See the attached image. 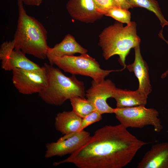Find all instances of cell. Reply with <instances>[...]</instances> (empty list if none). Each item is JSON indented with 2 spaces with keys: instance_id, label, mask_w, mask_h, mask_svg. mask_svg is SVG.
I'll return each instance as SVG.
<instances>
[{
  "instance_id": "obj_1",
  "label": "cell",
  "mask_w": 168,
  "mask_h": 168,
  "mask_svg": "<svg viewBox=\"0 0 168 168\" xmlns=\"http://www.w3.org/2000/svg\"><path fill=\"white\" fill-rule=\"evenodd\" d=\"M147 143L138 139L121 124L96 131L83 146L67 158L54 163H71L79 168H122Z\"/></svg>"
},
{
  "instance_id": "obj_2",
  "label": "cell",
  "mask_w": 168,
  "mask_h": 168,
  "mask_svg": "<svg viewBox=\"0 0 168 168\" xmlns=\"http://www.w3.org/2000/svg\"><path fill=\"white\" fill-rule=\"evenodd\" d=\"M18 17L12 40L14 48L40 59L47 58V31L37 20L26 13L22 0H17Z\"/></svg>"
},
{
  "instance_id": "obj_3",
  "label": "cell",
  "mask_w": 168,
  "mask_h": 168,
  "mask_svg": "<svg viewBox=\"0 0 168 168\" xmlns=\"http://www.w3.org/2000/svg\"><path fill=\"white\" fill-rule=\"evenodd\" d=\"M136 24L131 22L124 26L122 23L116 22L105 28L99 36V45L102 55L106 60L117 55L120 64L125 68L126 57L130 49L139 45L141 40L137 33Z\"/></svg>"
},
{
  "instance_id": "obj_4",
  "label": "cell",
  "mask_w": 168,
  "mask_h": 168,
  "mask_svg": "<svg viewBox=\"0 0 168 168\" xmlns=\"http://www.w3.org/2000/svg\"><path fill=\"white\" fill-rule=\"evenodd\" d=\"M47 74L46 86L39 95L46 103L59 106L67 100L76 97L85 98V87L83 82L72 75L68 77L59 68L45 63L44 64Z\"/></svg>"
},
{
  "instance_id": "obj_5",
  "label": "cell",
  "mask_w": 168,
  "mask_h": 168,
  "mask_svg": "<svg viewBox=\"0 0 168 168\" xmlns=\"http://www.w3.org/2000/svg\"><path fill=\"white\" fill-rule=\"evenodd\" d=\"M54 64L64 72L72 75H80L91 78L96 82L104 80L110 73L121 71L125 68L119 70H104L100 68L99 63L96 59L86 54L78 56H65L56 58L54 61Z\"/></svg>"
},
{
  "instance_id": "obj_6",
  "label": "cell",
  "mask_w": 168,
  "mask_h": 168,
  "mask_svg": "<svg viewBox=\"0 0 168 168\" xmlns=\"http://www.w3.org/2000/svg\"><path fill=\"white\" fill-rule=\"evenodd\" d=\"M113 113L120 124L126 128H142L147 125L152 126L158 133L163 126L159 118V112L154 108H147L145 105H139L114 109Z\"/></svg>"
},
{
  "instance_id": "obj_7",
  "label": "cell",
  "mask_w": 168,
  "mask_h": 168,
  "mask_svg": "<svg viewBox=\"0 0 168 168\" xmlns=\"http://www.w3.org/2000/svg\"><path fill=\"white\" fill-rule=\"evenodd\" d=\"M12 72L13 83L18 92L22 94L39 93L47 85V76L44 66L40 70L16 68Z\"/></svg>"
},
{
  "instance_id": "obj_8",
  "label": "cell",
  "mask_w": 168,
  "mask_h": 168,
  "mask_svg": "<svg viewBox=\"0 0 168 168\" xmlns=\"http://www.w3.org/2000/svg\"><path fill=\"white\" fill-rule=\"evenodd\" d=\"M24 53L14 48L12 41H5L0 47L1 68L5 71H12L16 68L25 70H40L43 66L30 60Z\"/></svg>"
},
{
  "instance_id": "obj_9",
  "label": "cell",
  "mask_w": 168,
  "mask_h": 168,
  "mask_svg": "<svg viewBox=\"0 0 168 168\" xmlns=\"http://www.w3.org/2000/svg\"><path fill=\"white\" fill-rule=\"evenodd\" d=\"M116 88L114 84L110 79L99 82L92 80L91 87L86 91L85 96L101 114L113 113L114 108L109 105L107 100L112 97Z\"/></svg>"
},
{
  "instance_id": "obj_10",
  "label": "cell",
  "mask_w": 168,
  "mask_h": 168,
  "mask_svg": "<svg viewBox=\"0 0 168 168\" xmlns=\"http://www.w3.org/2000/svg\"><path fill=\"white\" fill-rule=\"evenodd\" d=\"M90 136L89 132L83 130L70 137H62L56 142L46 144L44 156L48 158L71 154L85 144Z\"/></svg>"
},
{
  "instance_id": "obj_11",
  "label": "cell",
  "mask_w": 168,
  "mask_h": 168,
  "mask_svg": "<svg viewBox=\"0 0 168 168\" xmlns=\"http://www.w3.org/2000/svg\"><path fill=\"white\" fill-rule=\"evenodd\" d=\"M66 7L72 17L87 23H93L103 16L99 12L93 0H69Z\"/></svg>"
},
{
  "instance_id": "obj_12",
  "label": "cell",
  "mask_w": 168,
  "mask_h": 168,
  "mask_svg": "<svg viewBox=\"0 0 168 168\" xmlns=\"http://www.w3.org/2000/svg\"><path fill=\"white\" fill-rule=\"evenodd\" d=\"M137 168H168V142L153 145L138 163Z\"/></svg>"
},
{
  "instance_id": "obj_13",
  "label": "cell",
  "mask_w": 168,
  "mask_h": 168,
  "mask_svg": "<svg viewBox=\"0 0 168 168\" xmlns=\"http://www.w3.org/2000/svg\"><path fill=\"white\" fill-rule=\"evenodd\" d=\"M134 49V61L132 64L127 65L126 68L130 72H133L138 80L139 86L137 90L148 96L152 91L148 67L142 56L139 45Z\"/></svg>"
},
{
  "instance_id": "obj_14",
  "label": "cell",
  "mask_w": 168,
  "mask_h": 168,
  "mask_svg": "<svg viewBox=\"0 0 168 168\" xmlns=\"http://www.w3.org/2000/svg\"><path fill=\"white\" fill-rule=\"evenodd\" d=\"M88 50L80 45L74 37L70 34H68L59 43L53 48L49 47L47 53V58L49 64L54 65L55 58L65 56L73 55L76 53L86 54Z\"/></svg>"
},
{
  "instance_id": "obj_15",
  "label": "cell",
  "mask_w": 168,
  "mask_h": 168,
  "mask_svg": "<svg viewBox=\"0 0 168 168\" xmlns=\"http://www.w3.org/2000/svg\"><path fill=\"white\" fill-rule=\"evenodd\" d=\"M82 118L72 110L58 113L55 119L56 129L64 135V137H70L79 132Z\"/></svg>"
},
{
  "instance_id": "obj_16",
  "label": "cell",
  "mask_w": 168,
  "mask_h": 168,
  "mask_svg": "<svg viewBox=\"0 0 168 168\" xmlns=\"http://www.w3.org/2000/svg\"><path fill=\"white\" fill-rule=\"evenodd\" d=\"M116 100L117 108L145 105L147 96L138 90L135 91L117 88L114 90L112 97Z\"/></svg>"
},
{
  "instance_id": "obj_17",
  "label": "cell",
  "mask_w": 168,
  "mask_h": 168,
  "mask_svg": "<svg viewBox=\"0 0 168 168\" xmlns=\"http://www.w3.org/2000/svg\"><path fill=\"white\" fill-rule=\"evenodd\" d=\"M133 7L145 8L153 12L160 20L162 28L168 26V21L164 18L157 2L155 0H127Z\"/></svg>"
},
{
  "instance_id": "obj_18",
  "label": "cell",
  "mask_w": 168,
  "mask_h": 168,
  "mask_svg": "<svg viewBox=\"0 0 168 168\" xmlns=\"http://www.w3.org/2000/svg\"><path fill=\"white\" fill-rule=\"evenodd\" d=\"M70 100L72 107V110L82 118L96 110L94 105L85 98L74 97Z\"/></svg>"
},
{
  "instance_id": "obj_19",
  "label": "cell",
  "mask_w": 168,
  "mask_h": 168,
  "mask_svg": "<svg viewBox=\"0 0 168 168\" xmlns=\"http://www.w3.org/2000/svg\"><path fill=\"white\" fill-rule=\"evenodd\" d=\"M105 15L111 17L122 23L127 24L131 22L130 12L119 7H115L111 9Z\"/></svg>"
},
{
  "instance_id": "obj_20",
  "label": "cell",
  "mask_w": 168,
  "mask_h": 168,
  "mask_svg": "<svg viewBox=\"0 0 168 168\" xmlns=\"http://www.w3.org/2000/svg\"><path fill=\"white\" fill-rule=\"evenodd\" d=\"M102 119V114L95 110L82 118L79 132L84 130L88 126Z\"/></svg>"
},
{
  "instance_id": "obj_21",
  "label": "cell",
  "mask_w": 168,
  "mask_h": 168,
  "mask_svg": "<svg viewBox=\"0 0 168 168\" xmlns=\"http://www.w3.org/2000/svg\"><path fill=\"white\" fill-rule=\"evenodd\" d=\"M99 12L105 15L111 9L118 7L114 0H93Z\"/></svg>"
},
{
  "instance_id": "obj_22",
  "label": "cell",
  "mask_w": 168,
  "mask_h": 168,
  "mask_svg": "<svg viewBox=\"0 0 168 168\" xmlns=\"http://www.w3.org/2000/svg\"><path fill=\"white\" fill-rule=\"evenodd\" d=\"M117 6L120 8L127 10L133 8V7L128 2L127 0H114Z\"/></svg>"
},
{
  "instance_id": "obj_23",
  "label": "cell",
  "mask_w": 168,
  "mask_h": 168,
  "mask_svg": "<svg viewBox=\"0 0 168 168\" xmlns=\"http://www.w3.org/2000/svg\"><path fill=\"white\" fill-rule=\"evenodd\" d=\"M23 3L26 5L39 6L42 3L43 0H22Z\"/></svg>"
},
{
  "instance_id": "obj_24",
  "label": "cell",
  "mask_w": 168,
  "mask_h": 168,
  "mask_svg": "<svg viewBox=\"0 0 168 168\" xmlns=\"http://www.w3.org/2000/svg\"><path fill=\"white\" fill-rule=\"evenodd\" d=\"M159 36L161 38V37L162 36H163L162 35V31L161 30L158 34ZM168 74V70H167L165 72L162 74V76L164 77H165Z\"/></svg>"
},
{
  "instance_id": "obj_25",
  "label": "cell",
  "mask_w": 168,
  "mask_h": 168,
  "mask_svg": "<svg viewBox=\"0 0 168 168\" xmlns=\"http://www.w3.org/2000/svg\"><path fill=\"white\" fill-rule=\"evenodd\" d=\"M161 39H162L163 40H164L165 42H166L167 44H168V41L166 40L164 38V37L163 36H161Z\"/></svg>"
}]
</instances>
